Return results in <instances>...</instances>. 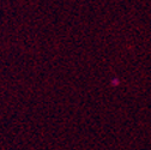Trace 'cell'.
<instances>
[{"instance_id":"1","label":"cell","mask_w":151,"mask_h":150,"mask_svg":"<svg viewBox=\"0 0 151 150\" xmlns=\"http://www.w3.org/2000/svg\"><path fill=\"white\" fill-rule=\"evenodd\" d=\"M110 85L111 87H119L120 85V79L118 77H113L110 81Z\"/></svg>"}]
</instances>
